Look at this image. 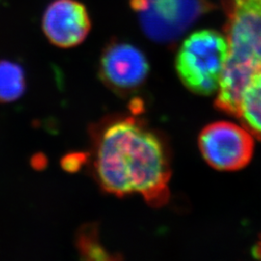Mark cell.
<instances>
[{"label":"cell","instance_id":"52a82bcc","mask_svg":"<svg viewBox=\"0 0 261 261\" xmlns=\"http://www.w3.org/2000/svg\"><path fill=\"white\" fill-rule=\"evenodd\" d=\"M42 29L56 47L70 48L81 45L91 30V19L85 5L77 0H55L45 11Z\"/></svg>","mask_w":261,"mask_h":261},{"label":"cell","instance_id":"3957f363","mask_svg":"<svg viewBox=\"0 0 261 261\" xmlns=\"http://www.w3.org/2000/svg\"><path fill=\"white\" fill-rule=\"evenodd\" d=\"M228 57L224 34L213 29L195 31L182 42L175 69L182 84L198 95L217 93Z\"/></svg>","mask_w":261,"mask_h":261},{"label":"cell","instance_id":"8fae6325","mask_svg":"<svg viewBox=\"0 0 261 261\" xmlns=\"http://www.w3.org/2000/svg\"><path fill=\"white\" fill-rule=\"evenodd\" d=\"M84 160L85 157L80 153L69 154L62 160V167L68 171H75L82 167Z\"/></svg>","mask_w":261,"mask_h":261},{"label":"cell","instance_id":"30bf717a","mask_svg":"<svg viewBox=\"0 0 261 261\" xmlns=\"http://www.w3.org/2000/svg\"><path fill=\"white\" fill-rule=\"evenodd\" d=\"M77 248L85 258L89 259H103L108 255L103 248L97 241V237L93 228L85 227L79 234Z\"/></svg>","mask_w":261,"mask_h":261},{"label":"cell","instance_id":"6da1fadb","mask_svg":"<svg viewBox=\"0 0 261 261\" xmlns=\"http://www.w3.org/2000/svg\"><path fill=\"white\" fill-rule=\"evenodd\" d=\"M92 170L113 196H140L161 207L169 199L170 163L163 140L135 116L109 118L94 126Z\"/></svg>","mask_w":261,"mask_h":261},{"label":"cell","instance_id":"9c48e42d","mask_svg":"<svg viewBox=\"0 0 261 261\" xmlns=\"http://www.w3.org/2000/svg\"><path fill=\"white\" fill-rule=\"evenodd\" d=\"M25 90V75L22 68L12 61H0V103L19 99Z\"/></svg>","mask_w":261,"mask_h":261},{"label":"cell","instance_id":"277c9868","mask_svg":"<svg viewBox=\"0 0 261 261\" xmlns=\"http://www.w3.org/2000/svg\"><path fill=\"white\" fill-rule=\"evenodd\" d=\"M144 34L159 44H171L209 12L208 0H130Z\"/></svg>","mask_w":261,"mask_h":261},{"label":"cell","instance_id":"8992f818","mask_svg":"<svg viewBox=\"0 0 261 261\" xmlns=\"http://www.w3.org/2000/svg\"><path fill=\"white\" fill-rule=\"evenodd\" d=\"M149 69L143 51L130 43H111L101 56V79L110 88L119 93L138 89L147 79Z\"/></svg>","mask_w":261,"mask_h":261},{"label":"cell","instance_id":"ba28073f","mask_svg":"<svg viewBox=\"0 0 261 261\" xmlns=\"http://www.w3.org/2000/svg\"><path fill=\"white\" fill-rule=\"evenodd\" d=\"M236 117L254 138L261 140V69L252 74L244 87Z\"/></svg>","mask_w":261,"mask_h":261},{"label":"cell","instance_id":"7c38bea8","mask_svg":"<svg viewBox=\"0 0 261 261\" xmlns=\"http://www.w3.org/2000/svg\"><path fill=\"white\" fill-rule=\"evenodd\" d=\"M252 253H253V256L257 259H261V237L260 239L258 240V242L255 244V246L253 247V250H252Z\"/></svg>","mask_w":261,"mask_h":261},{"label":"cell","instance_id":"7a4b0ae2","mask_svg":"<svg viewBox=\"0 0 261 261\" xmlns=\"http://www.w3.org/2000/svg\"><path fill=\"white\" fill-rule=\"evenodd\" d=\"M228 57L216 107L235 116L244 87L261 69V0H222Z\"/></svg>","mask_w":261,"mask_h":261},{"label":"cell","instance_id":"5b68a950","mask_svg":"<svg viewBox=\"0 0 261 261\" xmlns=\"http://www.w3.org/2000/svg\"><path fill=\"white\" fill-rule=\"evenodd\" d=\"M254 137L242 124L217 121L200 132L198 147L206 163L217 170L235 171L251 162Z\"/></svg>","mask_w":261,"mask_h":261}]
</instances>
